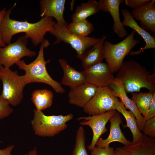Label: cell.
<instances>
[{"label": "cell", "instance_id": "cell-1", "mask_svg": "<svg viewBox=\"0 0 155 155\" xmlns=\"http://www.w3.org/2000/svg\"><path fill=\"white\" fill-rule=\"evenodd\" d=\"M16 3L7 10L1 22V32L2 39L6 44L11 43L12 36L17 34L24 33L25 36L30 38L33 44L37 46L45 39L47 32L53 29L55 23L53 18L45 17L34 23L28 22L26 20L19 21L10 18L11 11Z\"/></svg>", "mask_w": 155, "mask_h": 155}, {"label": "cell", "instance_id": "cell-2", "mask_svg": "<svg viewBox=\"0 0 155 155\" xmlns=\"http://www.w3.org/2000/svg\"><path fill=\"white\" fill-rule=\"evenodd\" d=\"M127 93L140 92L142 88L155 91V73L133 60L123 61L116 74Z\"/></svg>", "mask_w": 155, "mask_h": 155}, {"label": "cell", "instance_id": "cell-3", "mask_svg": "<svg viewBox=\"0 0 155 155\" xmlns=\"http://www.w3.org/2000/svg\"><path fill=\"white\" fill-rule=\"evenodd\" d=\"M50 45L49 41L44 39L41 43L39 51L36 58L32 62L26 64L25 61L20 60L16 63L21 70L25 72L28 84L32 83H42L51 86L56 92L63 94L65 90L61 84L53 79L47 72L46 65L50 60L45 61L44 51Z\"/></svg>", "mask_w": 155, "mask_h": 155}, {"label": "cell", "instance_id": "cell-4", "mask_svg": "<svg viewBox=\"0 0 155 155\" xmlns=\"http://www.w3.org/2000/svg\"><path fill=\"white\" fill-rule=\"evenodd\" d=\"M31 124L35 135L40 137H53L59 134L67 127L66 123L73 117V114L66 115H45L42 111L33 110Z\"/></svg>", "mask_w": 155, "mask_h": 155}, {"label": "cell", "instance_id": "cell-5", "mask_svg": "<svg viewBox=\"0 0 155 155\" xmlns=\"http://www.w3.org/2000/svg\"><path fill=\"white\" fill-rule=\"evenodd\" d=\"M1 80L3 90L1 95L13 106L19 105L23 98V91L27 84L26 75H20L17 71L0 66Z\"/></svg>", "mask_w": 155, "mask_h": 155}, {"label": "cell", "instance_id": "cell-6", "mask_svg": "<svg viewBox=\"0 0 155 155\" xmlns=\"http://www.w3.org/2000/svg\"><path fill=\"white\" fill-rule=\"evenodd\" d=\"M135 32L133 30L124 40L116 44L107 40L104 43V58L113 73L120 69L125 57L140 40L134 39Z\"/></svg>", "mask_w": 155, "mask_h": 155}, {"label": "cell", "instance_id": "cell-7", "mask_svg": "<svg viewBox=\"0 0 155 155\" xmlns=\"http://www.w3.org/2000/svg\"><path fill=\"white\" fill-rule=\"evenodd\" d=\"M49 32L56 38L53 45L58 44L62 42L69 44L75 51L77 57L80 59L86 51L97 43L100 38L78 36L70 32L65 26L57 22H55Z\"/></svg>", "mask_w": 155, "mask_h": 155}, {"label": "cell", "instance_id": "cell-8", "mask_svg": "<svg viewBox=\"0 0 155 155\" xmlns=\"http://www.w3.org/2000/svg\"><path fill=\"white\" fill-rule=\"evenodd\" d=\"M119 102L109 87L98 88L94 96L83 108V110L89 116L100 115L116 110Z\"/></svg>", "mask_w": 155, "mask_h": 155}, {"label": "cell", "instance_id": "cell-9", "mask_svg": "<svg viewBox=\"0 0 155 155\" xmlns=\"http://www.w3.org/2000/svg\"><path fill=\"white\" fill-rule=\"evenodd\" d=\"M28 39L24 35H22L15 42L4 47L0 46V66L10 68L22 57L36 55L35 51L27 47Z\"/></svg>", "mask_w": 155, "mask_h": 155}, {"label": "cell", "instance_id": "cell-10", "mask_svg": "<svg viewBox=\"0 0 155 155\" xmlns=\"http://www.w3.org/2000/svg\"><path fill=\"white\" fill-rule=\"evenodd\" d=\"M117 112L116 110H113L100 115L81 117L77 118L78 121L83 120L80 123L81 126H88L92 130L93 137L91 144L88 146V150L91 151L93 149L99 138L107 131L106 125Z\"/></svg>", "mask_w": 155, "mask_h": 155}, {"label": "cell", "instance_id": "cell-11", "mask_svg": "<svg viewBox=\"0 0 155 155\" xmlns=\"http://www.w3.org/2000/svg\"><path fill=\"white\" fill-rule=\"evenodd\" d=\"M83 71L86 82L98 88L108 87L114 78L107 63L101 62Z\"/></svg>", "mask_w": 155, "mask_h": 155}, {"label": "cell", "instance_id": "cell-12", "mask_svg": "<svg viewBox=\"0 0 155 155\" xmlns=\"http://www.w3.org/2000/svg\"><path fill=\"white\" fill-rule=\"evenodd\" d=\"M109 86L114 95L120 99L126 108L129 109L134 114L139 130L142 131L146 122L144 116L140 113L134 101L128 96L121 82L114 78Z\"/></svg>", "mask_w": 155, "mask_h": 155}, {"label": "cell", "instance_id": "cell-13", "mask_svg": "<svg viewBox=\"0 0 155 155\" xmlns=\"http://www.w3.org/2000/svg\"><path fill=\"white\" fill-rule=\"evenodd\" d=\"M123 20L122 22L123 26H127L132 29L144 39L146 43L145 46L136 51L130 53L131 55H137L145 50L155 48V38L149 32L143 29L136 22L128 9H123L121 10Z\"/></svg>", "mask_w": 155, "mask_h": 155}, {"label": "cell", "instance_id": "cell-14", "mask_svg": "<svg viewBox=\"0 0 155 155\" xmlns=\"http://www.w3.org/2000/svg\"><path fill=\"white\" fill-rule=\"evenodd\" d=\"M110 133L107 137L104 139L100 137L96 144V146L100 148H106L111 143L117 142L127 146L132 144L131 142L128 140L122 132L120 125L123 123L120 113H116L110 119Z\"/></svg>", "mask_w": 155, "mask_h": 155}, {"label": "cell", "instance_id": "cell-15", "mask_svg": "<svg viewBox=\"0 0 155 155\" xmlns=\"http://www.w3.org/2000/svg\"><path fill=\"white\" fill-rule=\"evenodd\" d=\"M124 0H100L98 2L101 10L108 12L111 15L114 22L113 32L120 38H124L127 35V32L121 20L119 12L120 4Z\"/></svg>", "mask_w": 155, "mask_h": 155}, {"label": "cell", "instance_id": "cell-16", "mask_svg": "<svg viewBox=\"0 0 155 155\" xmlns=\"http://www.w3.org/2000/svg\"><path fill=\"white\" fill-rule=\"evenodd\" d=\"M133 18L140 21V26L147 31L155 33V0H151L144 5L133 10Z\"/></svg>", "mask_w": 155, "mask_h": 155}, {"label": "cell", "instance_id": "cell-17", "mask_svg": "<svg viewBox=\"0 0 155 155\" xmlns=\"http://www.w3.org/2000/svg\"><path fill=\"white\" fill-rule=\"evenodd\" d=\"M98 87L86 82L70 89L68 93L69 103L83 108L94 95Z\"/></svg>", "mask_w": 155, "mask_h": 155}, {"label": "cell", "instance_id": "cell-18", "mask_svg": "<svg viewBox=\"0 0 155 155\" xmlns=\"http://www.w3.org/2000/svg\"><path fill=\"white\" fill-rule=\"evenodd\" d=\"M65 0H42L40 1V16L54 18L56 22L66 26L68 24L64 18Z\"/></svg>", "mask_w": 155, "mask_h": 155}, {"label": "cell", "instance_id": "cell-19", "mask_svg": "<svg viewBox=\"0 0 155 155\" xmlns=\"http://www.w3.org/2000/svg\"><path fill=\"white\" fill-rule=\"evenodd\" d=\"M59 62L63 71V75L61 81L62 84L71 89L86 82L83 71L76 70L64 59H59Z\"/></svg>", "mask_w": 155, "mask_h": 155}, {"label": "cell", "instance_id": "cell-20", "mask_svg": "<svg viewBox=\"0 0 155 155\" xmlns=\"http://www.w3.org/2000/svg\"><path fill=\"white\" fill-rule=\"evenodd\" d=\"M106 38V36L103 35L97 43L87 50L84 54L81 60L84 69L102 62L104 58V45Z\"/></svg>", "mask_w": 155, "mask_h": 155}, {"label": "cell", "instance_id": "cell-21", "mask_svg": "<svg viewBox=\"0 0 155 155\" xmlns=\"http://www.w3.org/2000/svg\"><path fill=\"white\" fill-rule=\"evenodd\" d=\"M123 148L131 155H155V138L143 134L138 142Z\"/></svg>", "mask_w": 155, "mask_h": 155}, {"label": "cell", "instance_id": "cell-22", "mask_svg": "<svg viewBox=\"0 0 155 155\" xmlns=\"http://www.w3.org/2000/svg\"><path fill=\"white\" fill-rule=\"evenodd\" d=\"M116 110L121 113L126 120V124L123 125V127L124 128L129 127L133 135L132 144L138 142L141 140L143 134L139 129L136 119L134 114L130 111L126 110L121 101H120Z\"/></svg>", "mask_w": 155, "mask_h": 155}, {"label": "cell", "instance_id": "cell-23", "mask_svg": "<svg viewBox=\"0 0 155 155\" xmlns=\"http://www.w3.org/2000/svg\"><path fill=\"white\" fill-rule=\"evenodd\" d=\"M100 10L98 2L95 0H88L78 5L71 16L72 22L86 20L88 17L96 14Z\"/></svg>", "mask_w": 155, "mask_h": 155}, {"label": "cell", "instance_id": "cell-24", "mask_svg": "<svg viewBox=\"0 0 155 155\" xmlns=\"http://www.w3.org/2000/svg\"><path fill=\"white\" fill-rule=\"evenodd\" d=\"M53 94L52 92L47 89L36 90L31 95V100L39 111L50 107L53 103Z\"/></svg>", "mask_w": 155, "mask_h": 155}, {"label": "cell", "instance_id": "cell-25", "mask_svg": "<svg viewBox=\"0 0 155 155\" xmlns=\"http://www.w3.org/2000/svg\"><path fill=\"white\" fill-rule=\"evenodd\" d=\"M66 26L72 33L82 37L88 36L94 30L93 24L87 19L72 22Z\"/></svg>", "mask_w": 155, "mask_h": 155}, {"label": "cell", "instance_id": "cell-26", "mask_svg": "<svg viewBox=\"0 0 155 155\" xmlns=\"http://www.w3.org/2000/svg\"><path fill=\"white\" fill-rule=\"evenodd\" d=\"M154 92H140L132 93V99L135 102L138 110L143 116L147 113L152 102Z\"/></svg>", "mask_w": 155, "mask_h": 155}, {"label": "cell", "instance_id": "cell-27", "mask_svg": "<svg viewBox=\"0 0 155 155\" xmlns=\"http://www.w3.org/2000/svg\"><path fill=\"white\" fill-rule=\"evenodd\" d=\"M86 140L84 129L80 126L76 132L72 155H89L86 148Z\"/></svg>", "mask_w": 155, "mask_h": 155}, {"label": "cell", "instance_id": "cell-28", "mask_svg": "<svg viewBox=\"0 0 155 155\" xmlns=\"http://www.w3.org/2000/svg\"><path fill=\"white\" fill-rule=\"evenodd\" d=\"M9 103L0 95V120L6 117L13 112Z\"/></svg>", "mask_w": 155, "mask_h": 155}, {"label": "cell", "instance_id": "cell-29", "mask_svg": "<svg viewBox=\"0 0 155 155\" xmlns=\"http://www.w3.org/2000/svg\"><path fill=\"white\" fill-rule=\"evenodd\" d=\"M142 131L145 135L155 137V117L146 121Z\"/></svg>", "mask_w": 155, "mask_h": 155}, {"label": "cell", "instance_id": "cell-30", "mask_svg": "<svg viewBox=\"0 0 155 155\" xmlns=\"http://www.w3.org/2000/svg\"><path fill=\"white\" fill-rule=\"evenodd\" d=\"M114 150L109 146L106 148H100L95 146L91 150V155H114Z\"/></svg>", "mask_w": 155, "mask_h": 155}, {"label": "cell", "instance_id": "cell-31", "mask_svg": "<svg viewBox=\"0 0 155 155\" xmlns=\"http://www.w3.org/2000/svg\"><path fill=\"white\" fill-rule=\"evenodd\" d=\"M151 0H125V5L133 9L138 8L150 2Z\"/></svg>", "mask_w": 155, "mask_h": 155}, {"label": "cell", "instance_id": "cell-32", "mask_svg": "<svg viewBox=\"0 0 155 155\" xmlns=\"http://www.w3.org/2000/svg\"><path fill=\"white\" fill-rule=\"evenodd\" d=\"M144 117L145 121L155 117V91L154 92L152 101L147 113Z\"/></svg>", "mask_w": 155, "mask_h": 155}, {"label": "cell", "instance_id": "cell-33", "mask_svg": "<svg viewBox=\"0 0 155 155\" xmlns=\"http://www.w3.org/2000/svg\"><path fill=\"white\" fill-rule=\"evenodd\" d=\"M7 10L4 8L0 11V46L4 47L6 46V44L3 42L1 35V26L2 21L6 12Z\"/></svg>", "mask_w": 155, "mask_h": 155}, {"label": "cell", "instance_id": "cell-34", "mask_svg": "<svg viewBox=\"0 0 155 155\" xmlns=\"http://www.w3.org/2000/svg\"><path fill=\"white\" fill-rule=\"evenodd\" d=\"M14 148V145H11L3 149H0V155H12L11 152Z\"/></svg>", "mask_w": 155, "mask_h": 155}, {"label": "cell", "instance_id": "cell-35", "mask_svg": "<svg viewBox=\"0 0 155 155\" xmlns=\"http://www.w3.org/2000/svg\"><path fill=\"white\" fill-rule=\"evenodd\" d=\"M114 155H131V154L123 147H119L117 148L114 150Z\"/></svg>", "mask_w": 155, "mask_h": 155}, {"label": "cell", "instance_id": "cell-36", "mask_svg": "<svg viewBox=\"0 0 155 155\" xmlns=\"http://www.w3.org/2000/svg\"><path fill=\"white\" fill-rule=\"evenodd\" d=\"M37 153L36 147H35L32 150L30 151L27 154H25L24 155H38Z\"/></svg>", "mask_w": 155, "mask_h": 155}, {"label": "cell", "instance_id": "cell-37", "mask_svg": "<svg viewBox=\"0 0 155 155\" xmlns=\"http://www.w3.org/2000/svg\"><path fill=\"white\" fill-rule=\"evenodd\" d=\"M0 80H1V76H0Z\"/></svg>", "mask_w": 155, "mask_h": 155}]
</instances>
